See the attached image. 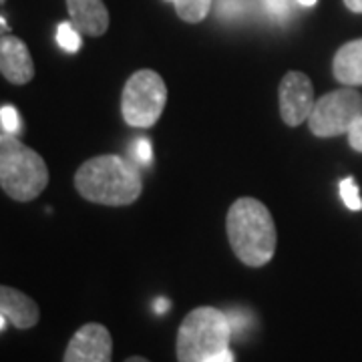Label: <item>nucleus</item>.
<instances>
[{"label": "nucleus", "mask_w": 362, "mask_h": 362, "mask_svg": "<svg viewBox=\"0 0 362 362\" xmlns=\"http://www.w3.org/2000/svg\"><path fill=\"white\" fill-rule=\"evenodd\" d=\"M49 185L45 159L13 133H0V187L14 202H33Z\"/></svg>", "instance_id": "7ed1b4c3"}, {"label": "nucleus", "mask_w": 362, "mask_h": 362, "mask_svg": "<svg viewBox=\"0 0 362 362\" xmlns=\"http://www.w3.org/2000/svg\"><path fill=\"white\" fill-rule=\"evenodd\" d=\"M75 187L83 199L99 206H131L139 199L143 180L135 163L119 156H97L75 173Z\"/></svg>", "instance_id": "f03ea898"}, {"label": "nucleus", "mask_w": 362, "mask_h": 362, "mask_svg": "<svg viewBox=\"0 0 362 362\" xmlns=\"http://www.w3.org/2000/svg\"><path fill=\"white\" fill-rule=\"evenodd\" d=\"M346 135H349L350 147H352L354 151L362 153V115L352 123V127H350Z\"/></svg>", "instance_id": "aec40b11"}, {"label": "nucleus", "mask_w": 362, "mask_h": 362, "mask_svg": "<svg viewBox=\"0 0 362 362\" xmlns=\"http://www.w3.org/2000/svg\"><path fill=\"white\" fill-rule=\"evenodd\" d=\"M57 42L66 52H77L83 47L81 33H78L77 26L73 25L71 21H65V23H61V25L57 26Z\"/></svg>", "instance_id": "4468645a"}, {"label": "nucleus", "mask_w": 362, "mask_h": 362, "mask_svg": "<svg viewBox=\"0 0 362 362\" xmlns=\"http://www.w3.org/2000/svg\"><path fill=\"white\" fill-rule=\"evenodd\" d=\"M218 11L223 18H238L246 11V0H220Z\"/></svg>", "instance_id": "6ab92c4d"}, {"label": "nucleus", "mask_w": 362, "mask_h": 362, "mask_svg": "<svg viewBox=\"0 0 362 362\" xmlns=\"http://www.w3.org/2000/svg\"><path fill=\"white\" fill-rule=\"evenodd\" d=\"M173 2H175V0H173Z\"/></svg>", "instance_id": "c85d7f7f"}, {"label": "nucleus", "mask_w": 362, "mask_h": 362, "mask_svg": "<svg viewBox=\"0 0 362 362\" xmlns=\"http://www.w3.org/2000/svg\"><path fill=\"white\" fill-rule=\"evenodd\" d=\"M232 326L226 312L199 306L192 310L177 330V362H206L214 354L230 349Z\"/></svg>", "instance_id": "20e7f679"}, {"label": "nucleus", "mask_w": 362, "mask_h": 362, "mask_svg": "<svg viewBox=\"0 0 362 362\" xmlns=\"http://www.w3.org/2000/svg\"><path fill=\"white\" fill-rule=\"evenodd\" d=\"M129 156H133V161H135V163H139V165H149V163H151V156H153V151H151V141L145 139V137L135 139L133 145H131Z\"/></svg>", "instance_id": "f3484780"}, {"label": "nucleus", "mask_w": 362, "mask_h": 362, "mask_svg": "<svg viewBox=\"0 0 362 362\" xmlns=\"http://www.w3.org/2000/svg\"><path fill=\"white\" fill-rule=\"evenodd\" d=\"M264 11L276 21H286L292 14V0H259Z\"/></svg>", "instance_id": "dca6fc26"}, {"label": "nucleus", "mask_w": 362, "mask_h": 362, "mask_svg": "<svg viewBox=\"0 0 362 362\" xmlns=\"http://www.w3.org/2000/svg\"><path fill=\"white\" fill-rule=\"evenodd\" d=\"M153 310H156L157 314H165V312L169 310V300H165V298H157L156 304H153Z\"/></svg>", "instance_id": "4be33fe9"}, {"label": "nucleus", "mask_w": 362, "mask_h": 362, "mask_svg": "<svg viewBox=\"0 0 362 362\" xmlns=\"http://www.w3.org/2000/svg\"><path fill=\"white\" fill-rule=\"evenodd\" d=\"M296 2L300 4V6H314L318 0H296Z\"/></svg>", "instance_id": "b1692460"}, {"label": "nucleus", "mask_w": 362, "mask_h": 362, "mask_svg": "<svg viewBox=\"0 0 362 362\" xmlns=\"http://www.w3.org/2000/svg\"><path fill=\"white\" fill-rule=\"evenodd\" d=\"M340 197L344 202V206L352 209V211H361L362 209V197L358 192V185L352 177L340 181Z\"/></svg>", "instance_id": "2eb2a0df"}, {"label": "nucleus", "mask_w": 362, "mask_h": 362, "mask_svg": "<svg viewBox=\"0 0 362 362\" xmlns=\"http://www.w3.org/2000/svg\"><path fill=\"white\" fill-rule=\"evenodd\" d=\"M168 103V85L159 73L151 69L135 71L121 95V113L125 123L137 129L156 125Z\"/></svg>", "instance_id": "39448f33"}, {"label": "nucleus", "mask_w": 362, "mask_h": 362, "mask_svg": "<svg viewBox=\"0 0 362 362\" xmlns=\"http://www.w3.org/2000/svg\"><path fill=\"white\" fill-rule=\"evenodd\" d=\"M332 73L342 85H362V39L350 40L338 49L332 63Z\"/></svg>", "instance_id": "f8f14e48"}, {"label": "nucleus", "mask_w": 362, "mask_h": 362, "mask_svg": "<svg viewBox=\"0 0 362 362\" xmlns=\"http://www.w3.org/2000/svg\"><path fill=\"white\" fill-rule=\"evenodd\" d=\"M214 0H175V13L181 21L197 25L206 18L211 11Z\"/></svg>", "instance_id": "ddd939ff"}, {"label": "nucleus", "mask_w": 362, "mask_h": 362, "mask_svg": "<svg viewBox=\"0 0 362 362\" xmlns=\"http://www.w3.org/2000/svg\"><path fill=\"white\" fill-rule=\"evenodd\" d=\"M125 362H149L147 358H143V356H131V358H127Z\"/></svg>", "instance_id": "393cba45"}, {"label": "nucleus", "mask_w": 362, "mask_h": 362, "mask_svg": "<svg viewBox=\"0 0 362 362\" xmlns=\"http://www.w3.org/2000/svg\"><path fill=\"white\" fill-rule=\"evenodd\" d=\"M228 240L235 258L244 266H266L278 246V232L270 209L256 197L235 199L226 218Z\"/></svg>", "instance_id": "f257e3e1"}, {"label": "nucleus", "mask_w": 362, "mask_h": 362, "mask_svg": "<svg viewBox=\"0 0 362 362\" xmlns=\"http://www.w3.org/2000/svg\"><path fill=\"white\" fill-rule=\"evenodd\" d=\"M6 322H8V320H6V318H4V316L0 314V332H2L4 328H6Z\"/></svg>", "instance_id": "a878e982"}, {"label": "nucleus", "mask_w": 362, "mask_h": 362, "mask_svg": "<svg viewBox=\"0 0 362 362\" xmlns=\"http://www.w3.org/2000/svg\"><path fill=\"white\" fill-rule=\"evenodd\" d=\"M0 314L18 330H28L39 324V304L25 292L0 284Z\"/></svg>", "instance_id": "9d476101"}, {"label": "nucleus", "mask_w": 362, "mask_h": 362, "mask_svg": "<svg viewBox=\"0 0 362 362\" xmlns=\"http://www.w3.org/2000/svg\"><path fill=\"white\" fill-rule=\"evenodd\" d=\"M0 75L13 85H26L35 77V63L25 40L13 35L0 37Z\"/></svg>", "instance_id": "1a4fd4ad"}, {"label": "nucleus", "mask_w": 362, "mask_h": 362, "mask_svg": "<svg viewBox=\"0 0 362 362\" xmlns=\"http://www.w3.org/2000/svg\"><path fill=\"white\" fill-rule=\"evenodd\" d=\"M113 338L103 324L89 322L73 334L63 362H111Z\"/></svg>", "instance_id": "6e6552de"}, {"label": "nucleus", "mask_w": 362, "mask_h": 362, "mask_svg": "<svg viewBox=\"0 0 362 362\" xmlns=\"http://www.w3.org/2000/svg\"><path fill=\"white\" fill-rule=\"evenodd\" d=\"M2 2H6V0H0V4H2Z\"/></svg>", "instance_id": "cd10ccee"}, {"label": "nucleus", "mask_w": 362, "mask_h": 362, "mask_svg": "<svg viewBox=\"0 0 362 362\" xmlns=\"http://www.w3.org/2000/svg\"><path fill=\"white\" fill-rule=\"evenodd\" d=\"M235 358H233V352L230 349L221 350V352H218V354H214L211 358H207L206 362H233Z\"/></svg>", "instance_id": "412c9836"}, {"label": "nucleus", "mask_w": 362, "mask_h": 362, "mask_svg": "<svg viewBox=\"0 0 362 362\" xmlns=\"http://www.w3.org/2000/svg\"><path fill=\"white\" fill-rule=\"evenodd\" d=\"M71 23L81 35L103 37L109 28V11L103 0H66Z\"/></svg>", "instance_id": "9b49d317"}, {"label": "nucleus", "mask_w": 362, "mask_h": 362, "mask_svg": "<svg viewBox=\"0 0 362 362\" xmlns=\"http://www.w3.org/2000/svg\"><path fill=\"white\" fill-rule=\"evenodd\" d=\"M278 99H280V115L286 125L298 127L300 123L308 121L314 103H316L314 87H312L308 75H304L300 71L286 73L284 78L280 81Z\"/></svg>", "instance_id": "0eeeda50"}, {"label": "nucleus", "mask_w": 362, "mask_h": 362, "mask_svg": "<svg viewBox=\"0 0 362 362\" xmlns=\"http://www.w3.org/2000/svg\"><path fill=\"white\" fill-rule=\"evenodd\" d=\"M6 28H8V26H6V23H4V18L0 16V30H6Z\"/></svg>", "instance_id": "bb28decb"}, {"label": "nucleus", "mask_w": 362, "mask_h": 362, "mask_svg": "<svg viewBox=\"0 0 362 362\" xmlns=\"http://www.w3.org/2000/svg\"><path fill=\"white\" fill-rule=\"evenodd\" d=\"M362 115V95L354 87L330 90L322 95L308 117V127L316 137H338L349 133Z\"/></svg>", "instance_id": "423d86ee"}, {"label": "nucleus", "mask_w": 362, "mask_h": 362, "mask_svg": "<svg viewBox=\"0 0 362 362\" xmlns=\"http://www.w3.org/2000/svg\"><path fill=\"white\" fill-rule=\"evenodd\" d=\"M0 125H2L4 133H13V135H16V133L21 131V115H18L16 107H13V105H4V107L0 109Z\"/></svg>", "instance_id": "a211bd4d"}, {"label": "nucleus", "mask_w": 362, "mask_h": 362, "mask_svg": "<svg viewBox=\"0 0 362 362\" xmlns=\"http://www.w3.org/2000/svg\"><path fill=\"white\" fill-rule=\"evenodd\" d=\"M344 4L352 13H362V0H344Z\"/></svg>", "instance_id": "5701e85b"}]
</instances>
